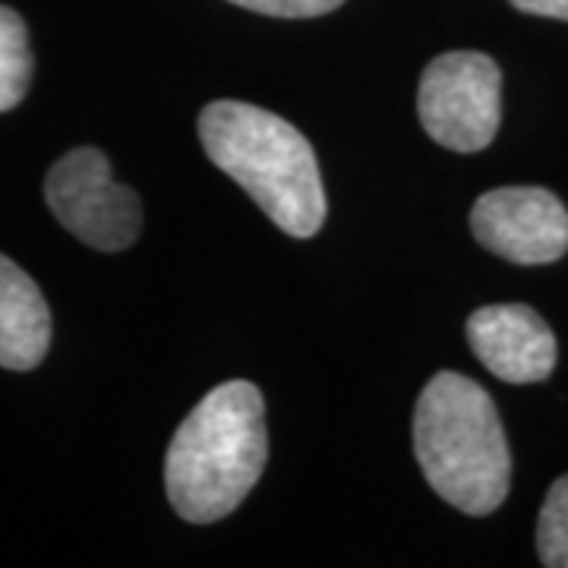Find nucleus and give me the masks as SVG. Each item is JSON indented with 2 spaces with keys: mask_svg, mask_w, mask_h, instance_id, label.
Wrapping results in <instances>:
<instances>
[{
  "mask_svg": "<svg viewBox=\"0 0 568 568\" xmlns=\"http://www.w3.org/2000/svg\"><path fill=\"white\" fill-rule=\"evenodd\" d=\"M467 345L503 383H544L556 369L559 345L537 310L525 304L480 306L467 320Z\"/></svg>",
  "mask_w": 568,
  "mask_h": 568,
  "instance_id": "nucleus-7",
  "label": "nucleus"
},
{
  "mask_svg": "<svg viewBox=\"0 0 568 568\" xmlns=\"http://www.w3.org/2000/svg\"><path fill=\"white\" fill-rule=\"evenodd\" d=\"M32 85L29 32L17 10L0 7V111H13Z\"/></svg>",
  "mask_w": 568,
  "mask_h": 568,
  "instance_id": "nucleus-9",
  "label": "nucleus"
},
{
  "mask_svg": "<svg viewBox=\"0 0 568 568\" xmlns=\"http://www.w3.org/2000/svg\"><path fill=\"white\" fill-rule=\"evenodd\" d=\"M417 114L429 140L452 152H484L503 121V73L480 51H448L429 63L417 89Z\"/></svg>",
  "mask_w": 568,
  "mask_h": 568,
  "instance_id": "nucleus-4",
  "label": "nucleus"
},
{
  "mask_svg": "<svg viewBox=\"0 0 568 568\" xmlns=\"http://www.w3.org/2000/svg\"><path fill=\"white\" fill-rule=\"evenodd\" d=\"M237 7H246L263 17H278V20H310L338 10L345 0H231Z\"/></svg>",
  "mask_w": 568,
  "mask_h": 568,
  "instance_id": "nucleus-11",
  "label": "nucleus"
},
{
  "mask_svg": "<svg viewBox=\"0 0 568 568\" xmlns=\"http://www.w3.org/2000/svg\"><path fill=\"white\" fill-rule=\"evenodd\" d=\"M205 155L244 186L250 200L291 237H313L325 224L316 152L291 123L246 102H212L200 114Z\"/></svg>",
  "mask_w": 568,
  "mask_h": 568,
  "instance_id": "nucleus-2",
  "label": "nucleus"
},
{
  "mask_svg": "<svg viewBox=\"0 0 568 568\" xmlns=\"http://www.w3.org/2000/svg\"><path fill=\"white\" fill-rule=\"evenodd\" d=\"M537 552L547 568H568V474L547 493L537 521Z\"/></svg>",
  "mask_w": 568,
  "mask_h": 568,
  "instance_id": "nucleus-10",
  "label": "nucleus"
},
{
  "mask_svg": "<svg viewBox=\"0 0 568 568\" xmlns=\"http://www.w3.org/2000/svg\"><path fill=\"white\" fill-rule=\"evenodd\" d=\"M51 347V310L41 287L0 253V366L32 369Z\"/></svg>",
  "mask_w": 568,
  "mask_h": 568,
  "instance_id": "nucleus-8",
  "label": "nucleus"
},
{
  "mask_svg": "<svg viewBox=\"0 0 568 568\" xmlns=\"http://www.w3.org/2000/svg\"><path fill=\"white\" fill-rule=\"evenodd\" d=\"M508 3L521 13H530V17L568 22V0H508Z\"/></svg>",
  "mask_w": 568,
  "mask_h": 568,
  "instance_id": "nucleus-12",
  "label": "nucleus"
},
{
  "mask_svg": "<svg viewBox=\"0 0 568 568\" xmlns=\"http://www.w3.org/2000/svg\"><path fill=\"white\" fill-rule=\"evenodd\" d=\"M470 231L489 253L518 265H547L568 253V209L544 186H499L470 212Z\"/></svg>",
  "mask_w": 568,
  "mask_h": 568,
  "instance_id": "nucleus-6",
  "label": "nucleus"
},
{
  "mask_svg": "<svg viewBox=\"0 0 568 568\" xmlns=\"http://www.w3.org/2000/svg\"><path fill=\"white\" fill-rule=\"evenodd\" d=\"M414 452L426 484L465 515H493L511 489V448L499 410L462 373H436L417 398Z\"/></svg>",
  "mask_w": 568,
  "mask_h": 568,
  "instance_id": "nucleus-3",
  "label": "nucleus"
},
{
  "mask_svg": "<svg viewBox=\"0 0 568 568\" xmlns=\"http://www.w3.org/2000/svg\"><path fill=\"white\" fill-rule=\"evenodd\" d=\"M44 200L54 219L92 250L121 253L140 237V196L111 178V162L92 145L67 152L48 171Z\"/></svg>",
  "mask_w": 568,
  "mask_h": 568,
  "instance_id": "nucleus-5",
  "label": "nucleus"
},
{
  "mask_svg": "<svg viewBox=\"0 0 568 568\" xmlns=\"http://www.w3.org/2000/svg\"><path fill=\"white\" fill-rule=\"evenodd\" d=\"M265 458L263 392L244 379L222 383L190 410L171 439L164 458L168 499L190 525L222 521L256 487Z\"/></svg>",
  "mask_w": 568,
  "mask_h": 568,
  "instance_id": "nucleus-1",
  "label": "nucleus"
}]
</instances>
